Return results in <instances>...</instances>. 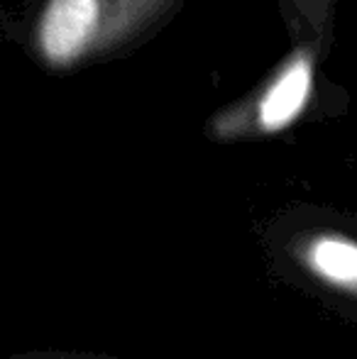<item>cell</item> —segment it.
Instances as JSON below:
<instances>
[{"label": "cell", "instance_id": "cell-3", "mask_svg": "<svg viewBox=\"0 0 357 359\" xmlns=\"http://www.w3.org/2000/svg\"><path fill=\"white\" fill-rule=\"evenodd\" d=\"M296 269L333 298L357 306V240L340 230L301 232L289 247Z\"/></svg>", "mask_w": 357, "mask_h": 359}, {"label": "cell", "instance_id": "cell-2", "mask_svg": "<svg viewBox=\"0 0 357 359\" xmlns=\"http://www.w3.org/2000/svg\"><path fill=\"white\" fill-rule=\"evenodd\" d=\"M316 90V54L296 47L252 95L215 113L208 135L215 142L262 140L289 130L306 113Z\"/></svg>", "mask_w": 357, "mask_h": 359}, {"label": "cell", "instance_id": "cell-4", "mask_svg": "<svg viewBox=\"0 0 357 359\" xmlns=\"http://www.w3.org/2000/svg\"><path fill=\"white\" fill-rule=\"evenodd\" d=\"M13 359H118L110 355H95V352H32Z\"/></svg>", "mask_w": 357, "mask_h": 359}, {"label": "cell", "instance_id": "cell-1", "mask_svg": "<svg viewBox=\"0 0 357 359\" xmlns=\"http://www.w3.org/2000/svg\"><path fill=\"white\" fill-rule=\"evenodd\" d=\"M179 0H42L29 44L39 64L69 72L108 57L162 20Z\"/></svg>", "mask_w": 357, "mask_h": 359}]
</instances>
